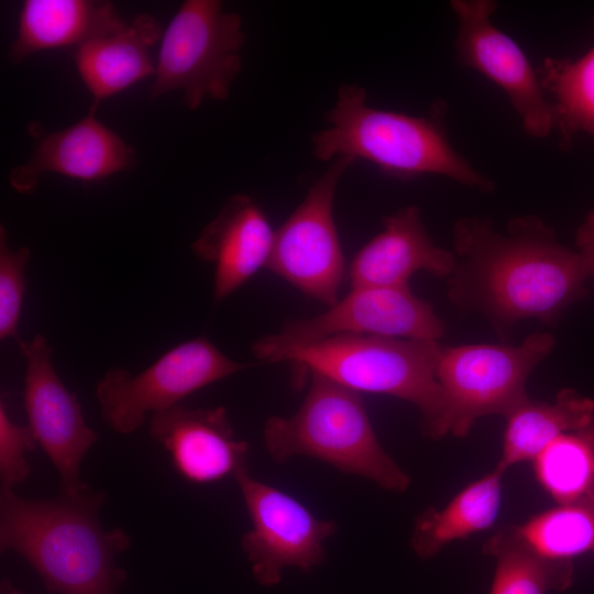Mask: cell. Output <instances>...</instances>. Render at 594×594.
I'll list each match as a JSON object with an SVG mask.
<instances>
[{"label": "cell", "mask_w": 594, "mask_h": 594, "mask_svg": "<svg viewBox=\"0 0 594 594\" xmlns=\"http://www.w3.org/2000/svg\"><path fill=\"white\" fill-rule=\"evenodd\" d=\"M539 78L552 99L561 147L578 133H594V46L576 59L546 58Z\"/></svg>", "instance_id": "cell-23"}, {"label": "cell", "mask_w": 594, "mask_h": 594, "mask_svg": "<svg viewBox=\"0 0 594 594\" xmlns=\"http://www.w3.org/2000/svg\"><path fill=\"white\" fill-rule=\"evenodd\" d=\"M453 239L448 298L483 314L499 336L524 319L552 324L587 295L583 256L562 245L539 217L514 218L505 232L488 219L462 218Z\"/></svg>", "instance_id": "cell-1"}, {"label": "cell", "mask_w": 594, "mask_h": 594, "mask_svg": "<svg viewBox=\"0 0 594 594\" xmlns=\"http://www.w3.org/2000/svg\"><path fill=\"white\" fill-rule=\"evenodd\" d=\"M483 550L496 558L490 594H547L562 592L574 580L573 561L540 557L520 546L491 537Z\"/></svg>", "instance_id": "cell-25"}, {"label": "cell", "mask_w": 594, "mask_h": 594, "mask_svg": "<svg viewBox=\"0 0 594 594\" xmlns=\"http://www.w3.org/2000/svg\"><path fill=\"white\" fill-rule=\"evenodd\" d=\"M234 480L251 521L241 547L260 584L279 583L285 568L308 572L324 562V542L338 530L333 520L318 518L297 498L254 479L249 470Z\"/></svg>", "instance_id": "cell-11"}, {"label": "cell", "mask_w": 594, "mask_h": 594, "mask_svg": "<svg viewBox=\"0 0 594 594\" xmlns=\"http://www.w3.org/2000/svg\"><path fill=\"white\" fill-rule=\"evenodd\" d=\"M492 537L551 560L573 561L583 554L594 559V495L557 504Z\"/></svg>", "instance_id": "cell-22"}, {"label": "cell", "mask_w": 594, "mask_h": 594, "mask_svg": "<svg viewBox=\"0 0 594 594\" xmlns=\"http://www.w3.org/2000/svg\"><path fill=\"white\" fill-rule=\"evenodd\" d=\"M128 24L110 2L90 0H26L11 58L20 62L45 50L76 46Z\"/></svg>", "instance_id": "cell-19"}, {"label": "cell", "mask_w": 594, "mask_h": 594, "mask_svg": "<svg viewBox=\"0 0 594 594\" xmlns=\"http://www.w3.org/2000/svg\"><path fill=\"white\" fill-rule=\"evenodd\" d=\"M444 330L432 305L417 297L409 286H359L323 314L288 321L279 332L255 341L252 351L262 360L275 350L307 345L338 334L438 341Z\"/></svg>", "instance_id": "cell-10"}, {"label": "cell", "mask_w": 594, "mask_h": 594, "mask_svg": "<svg viewBox=\"0 0 594 594\" xmlns=\"http://www.w3.org/2000/svg\"><path fill=\"white\" fill-rule=\"evenodd\" d=\"M242 20L218 0L185 1L165 29L151 96L184 92L194 110L206 99L224 100L242 67Z\"/></svg>", "instance_id": "cell-7"}, {"label": "cell", "mask_w": 594, "mask_h": 594, "mask_svg": "<svg viewBox=\"0 0 594 594\" xmlns=\"http://www.w3.org/2000/svg\"><path fill=\"white\" fill-rule=\"evenodd\" d=\"M96 107L77 123L41 139L30 160L10 173L19 193H32L44 173L96 182L127 169L133 150L95 116Z\"/></svg>", "instance_id": "cell-15"}, {"label": "cell", "mask_w": 594, "mask_h": 594, "mask_svg": "<svg viewBox=\"0 0 594 594\" xmlns=\"http://www.w3.org/2000/svg\"><path fill=\"white\" fill-rule=\"evenodd\" d=\"M438 341L338 334L266 354L264 362H290L355 392L389 395L417 407L422 430L442 438L444 400L436 377Z\"/></svg>", "instance_id": "cell-5"}, {"label": "cell", "mask_w": 594, "mask_h": 594, "mask_svg": "<svg viewBox=\"0 0 594 594\" xmlns=\"http://www.w3.org/2000/svg\"><path fill=\"white\" fill-rule=\"evenodd\" d=\"M0 594H24L16 588L8 579H2L0 582Z\"/></svg>", "instance_id": "cell-29"}, {"label": "cell", "mask_w": 594, "mask_h": 594, "mask_svg": "<svg viewBox=\"0 0 594 594\" xmlns=\"http://www.w3.org/2000/svg\"><path fill=\"white\" fill-rule=\"evenodd\" d=\"M454 267V253L432 242L419 208L408 206L384 219L383 230L355 254L348 275L352 287H398L409 286L417 272L450 277Z\"/></svg>", "instance_id": "cell-17"}, {"label": "cell", "mask_w": 594, "mask_h": 594, "mask_svg": "<svg viewBox=\"0 0 594 594\" xmlns=\"http://www.w3.org/2000/svg\"><path fill=\"white\" fill-rule=\"evenodd\" d=\"M107 495L91 486L50 499L0 488V548L24 559L54 594H118L127 580L116 558L131 546L121 528L99 519Z\"/></svg>", "instance_id": "cell-2"}, {"label": "cell", "mask_w": 594, "mask_h": 594, "mask_svg": "<svg viewBox=\"0 0 594 594\" xmlns=\"http://www.w3.org/2000/svg\"><path fill=\"white\" fill-rule=\"evenodd\" d=\"M504 473L495 466L460 491L443 508L425 509L411 532L414 552L427 560L452 541L491 528L501 510Z\"/></svg>", "instance_id": "cell-21"}, {"label": "cell", "mask_w": 594, "mask_h": 594, "mask_svg": "<svg viewBox=\"0 0 594 594\" xmlns=\"http://www.w3.org/2000/svg\"><path fill=\"white\" fill-rule=\"evenodd\" d=\"M16 342L26 361L23 404L28 426L58 473V493H81L90 485L81 480L80 468L98 436L87 425L76 395L56 373L47 339L36 333Z\"/></svg>", "instance_id": "cell-13"}, {"label": "cell", "mask_w": 594, "mask_h": 594, "mask_svg": "<svg viewBox=\"0 0 594 594\" xmlns=\"http://www.w3.org/2000/svg\"><path fill=\"white\" fill-rule=\"evenodd\" d=\"M441 113L440 107L431 117L372 108L363 87L341 85L327 117L329 127L312 138V152L324 162L340 156L365 160L397 178L435 174L481 191L493 190V182L453 148Z\"/></svg>", "instance_id": "cell-3"}, {"label": "cell", "mask_w": 594, "mask_h": 594, "mask_svg": "<svg viewBox=\"0 0 594 594\" xmlns=\"http://www.w3.org/2000/svg\"><path fill=\"white\" fill-rule=\"evenodd\" d=\"M162 36L158 21L150 14H141L121 30L76 48V67L94 98V107L155 74L150 48Z\"/></svg>", "instance_id": "cell-18"}, {"label": "cell", "mask_w": 594, "mask_h": 594, "mask_svg": "<svg viewBox=\"0 0 594 594\" xmlns=\"http://www.w3.org/2000/svg\"><path fill=\"white\" fill-rule=\"evenodd\" d=\"M150 433L187 482L211 484L248 470L249 446L239 440L222 406L182 404L152 415Z\"/></svg>", "instance_id": "cell-14"}, {"label": "cell", "mask_w": 594, "mask_h": 594, "mask_svg": "<svg viewBox=\"0 0 594 594\" xmlns=\"http://www.w3.org/2000/svg\"><path fill=\"white\" fill-rule=\"evenodd\" d=\"M248 366L199 337L172 348L136 375L122 367L108 370L95 395L103 422L117 433L131 435L142 427L146 414L179 405L196 391Z\"/></svg>", "instance_id": "cell-8"}, {"label": "cell", "mask_w": 594, "mask_h": 594, "mask_svg": "<svg viewBox=\"0 0 594 594\" xmlns=\"http://www.w3.org/2000/svg\"><path fill=\"white\" fill-rule=\"evenodd\" d=\"M37 441L29 428L14 422L3 402L0 403V482L1 488L14 490L26 481L31 465L26 453L33 451Z\"/></svg>", "instance_id": "cell-27"}, {"label": "cell", "mask_w": 594, "mask_h": 594, "mask_svg": "<svg viewBox=\"0 0 594 594\" xmlns=\"http://www.w3.org/2000/svg\"><path fill=\"white\" fill-rule=\"evenodd\" d=\"M578 252L583 256L588 275L594 278V208L585 216L575 234Z\"/></svg>", "instance_id": "cell-28"}, {"label": "cell", "mask_w": 594, "mask_h": 594, "mask_svg": "<svg viewBox=\"0 0 594 594\" xmlns=\"http://www.w3.org/2000/svg\"><path fill=\"white\" fill-rule=\"evenodd\" d=\"M31 252L26 246L9 248L7 232L0 227V339L16 341L18 326L26 289L25 267Z\"/></svg>", "instance_id": "cell-26"}, {"label": "cell", "mask_w": 594, "mask_h": 594, "mask_svg": "<svg viewBox=\"0 0 594 594\" xmlns=\"http://www.w3.org/2000/svg\"><path fill=\"white\" fill-rule=\"evenodd\" d=\"M309 373V388L296 413L270 417L264 425L270 458L276 463L317 459L388 492H405L410 477L381 446L360 393Z\"/></svg>", "instance_id": "cell-4"}, {"label": "cell", "mask_w": 594, "mask_h": 594, "mask_svg": "<svg viewBox=\"0 0 594 594\" xmlns=\"http://www.w3.org/2000/svg\"><path fill=\"white\" fill-rule=\"evenodd\" d=\"M275 231L263 210L245 195L228 199L191 243V251L215 265L213 298L221 301L266 267Z\"/></svg>", "instance_id": "cell-16"}, {"label": "cell", "mask_w": 594, "mask_h": 594, "mask_svg": "<svg viewBox=\"0 0 594 594\" xmlns=\"http://www.w3.org/2000/svg\"><path fill=\"white\" fill-rule=\"evenodd\" d=\"M554 344L552 334L538 332L519 345L441 346L436 377L444 400L442 437H466L481 417H505L527 399V378Z\"/></svg>", "instance_id": "cell-6"}, {"label": "cell", "mask_w": 594, "mask_h": 594, "mask_svg": "<svg viewBox=\"0 0 594 594\" xmlns=\"http://www.w3.org/2000/svg\"><path fill=\"white\" fill-rule=\"evenodd\" d=\"M532 463L539 485L557 504L594 495V419L558 437Z\"/></svg>", "instance_id": "cell-24"}, {"label": "cell", "mask_w": 594, "mask_h": 594, "mask_svg": "<svg viewBox=\"0 0 594 594\" xmlns=\"http://www.w3.org/2000/svg\"><path fill=\"white\" fill-rule=\"evenodd\" d=\"M503 450L496 468L506 472L525 461H534L561 435L594 419V400L574 389H561L553 403L529 397L506 416Z\"/></svg>", "instance_id": "cell-20"}, {"label": "cell", "mask_w": 594, "mask_h": 594, "mask_svg": "<svg viewBox=\"0 0 594 594\" xmlns=\"http://www.w3.org/2000/svg\"><path fill=\"white\" fill-rule=\"evenodd\" d=\"M450 7L458 19L459 62L483 74L506 94L526 133L539 139L549 136L556 131L553 107L522 50L493 23L497 2L453 0Z\"/></svg>", "instance_id": "cell-12"}, {"label": "cell", "mask_w": 594, "mask_h": 594, "mask_svg": "<svg viewBox=\"0 0 594 594\" xmlns=\"http://www.w3.org/2000/svg\"><path fill=\"white\" fill-rule=\"evenodd\" d=\"M354 162L336 157L306 197L275 231L266 268L304 294L331 307L345 273L333 201L343 173Z\"/></svg>", "instance_id": "cell-9"}]
</instances>
